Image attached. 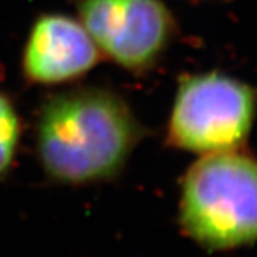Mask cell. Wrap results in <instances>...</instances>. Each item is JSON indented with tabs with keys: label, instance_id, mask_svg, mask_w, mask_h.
I'll use <instances>...</instances> for the list:
<instances>
[{
	"label": "cell",
	"instance_id": "2",
	"mask_svg": "<svg viewBox=\"0 0 257 257\" xmlns=\"http://www.w3.org/2000/svg\"><path fill=\"white\" fill-rule=\"evenodd\" d=\"M180 221L189 237L209 250L257 241V160L229 150L197 160L186 172Z\"/></svg>",
	"mask_w": 257,
	"mask_h": 257
},
{
	"label": "cell",
	"instance_id": "3",
	"mask_svg": "<svg viewBox=\"0 0 257 257\" xmlns=\"http://www.w3.org/2000/svg\"><path fill=\"white\" fill-rule=\"evenodd\" d=\"M257 93L221 73L180 80L167 126V138L182 150L211 155L237 150L256 116Z\"/></svg>",
	"mask_w": 257,
	"mask_h": 257
},
{
	"label": "cell",
	"instance_id": "1",
	"mask_svg": "<svg viewBox=\"0 0 257 257\" xmlns=\"http://www.w3.org/2000/svg\"><path fill=\"white\" fill-rule=\"evenodd\" d=\"M140 136L138 119L119 94L77 87L43 104L37 119V155L56 182L94 183L119 173Z\"/></svg>",
	"mask_w": 257,
	"mask_h": 257
},
{
	"label": "cell",
	"instance_id": "5",
	"mask_svg": "<svg viewBox=\"0 0 257 257\" xmlns=\"http://www.w3.org/2000/svg\"><path fill=\"white\" fill-rule=\"evenodd\" d=\"M100 59L80 22L63 15H43L29 33L23 50V73L30 82L59 84L80 77Z\"/></svg>",
	"mask_w": 257,
	"mask_h": 257
},
{
	"label": "cell",
	"instance_id": "6",
	"mask_svg": "<svg viewBox=\"0 0 257 257\" xmlns=\"http://www.w3.org/2000/svg\"><path fill=\"white\" fill-rule=\"evenodd\" d=\"M20 139V119L15 104L0 92V179L9 173Z\"/></svg>",
	"mask_w": 257,
	"mask_h": 257
},
{
	"label": "cell",
	"instance_id": "4",
	"mask_svg": "<svg viewBox=\"0 0 257 257\" xmlns=\"http://www.w3.org/2000/svg\"><path fill=\"white\" fill-rule=\"evenodd\" d=\"M77 10L99 52L132 72L156 64L175 35L162 0H77Z\"/></svg>",
	"mask_w": 257,
	"mask_h": 257
}]
</instances>
